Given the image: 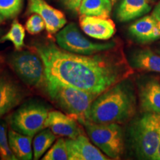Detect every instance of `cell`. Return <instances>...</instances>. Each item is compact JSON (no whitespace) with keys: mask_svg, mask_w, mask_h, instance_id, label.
<instances>
[{"mask_svg":"<svg viewBox=\"0 0 160 160\" xmlns=\"http://www.w3.org/2000/svg\"><path fill=\"white\" fill-rule=\"evenodd\" d=\"M156 52H157V53H159L160 55V42L158 44V45L157 46V48H156Z\"/></svg>","mask_w":160,"mask_h":160,"instance_id":"29","label":"cell"},{"mask_svg":"<svg viewBox=\"0 0 160 160\" xmlns=\"http://www.w3.org/2000/svg\"><path fill=\"white\" fill-rule=\"evenodd\" d=\"M44 85L51 101L65 113L77 119L84 117L92 102L99 96L46 76Z\"/></svg>","mask_w":160,"mask_h":160,"instance_id":"3","label":"cell"},{"mask_svg":"<svg viewBox=\"0 0 160 160\" xmlns=\"http://www.w3.org/2000/svg\"><path fill=\"white\" fill-rule=\"evenodd\" d=\"M139 105L142 112L160 114V82L155 78H146L139 83Z\"/></svg>","mask_w":160,"mask_h":160,"instance_id":"13","label":"cell"},{"mask_svg":"<svg viewBox=\"0 0 160 160\" xmlns=\"http://www.w3.org/2000/svg\"><path fill=\"white\" fill-rule=\"evenodd\" d=\"M49 113L47 106L39 102L26 103L8 117L11 129L22 134L33 137L45 128Z\"/></svg>","mask_w":160,"mask_h":160,"instance_id":"6","label":"cell"},{"mask_svg":"<svg viewBox=\"0 0 160 160\" xmlns=\"http://www.w3.org/2000/svg\"><path fill=\"white\" fill-rule=\"evenodd\" d=\"M113 2L111 0H82L79 9L80 15L109 17Z\"/></svg>","mask_w":160,"mask_h":160,"instance_id":"19","label":"cell"},{"mask_svg":"<svg viewBox=\"0 0 160 160\" xmlns=\"http://www.w3.org/2000/svg\"><path fill=\"white\" fill-rule=\"evenodd\" d=\"M42 160H68L69 155L68 151L66 140L60 138L53 144L51 148L47 151Z\"/></svg>","mask_w":160,"mask_h":160,"instance_id":"22","label":"cell"},{"mask_svg":"<svg viewBox=\"0 0 160 160\" xmlns=\"http://www.w3.org/2000/svg\"><path fill=\"white\" fill-rule=\"evenodd\" d=\"M111 1L112 2H113V3H115L116 2H117V0H111Z\"/></svg>","mask_w":160,"mask_h":160,"instance_id":"31","label":"cell"},{"mask_svg":"<svg viewBox=\"0 0 160 160\" xmlns=\"http://www.w3.org/2000/svg\"><path fill=\"white\" fill-rule=\"evenodd\" d=\"M130 62L134 69L160 73V55L150 48L137 50L132 54Z\"/></svg>","mask_w":160,"mask_h":160,"instance_id":"17","label":"cell"},{"mask_svg":"<svg viewBox=\"0 0 160 160\" xmlns=\"http://www.w3.org/2000/svg\"><path fill=\"white\" fill-rule=\"evenodd\" d=\"M154 160H160V142H159V147H158V149H157V154H156Z\"/></svg>","mask_w":160,"mask_h":160,"instance_id":"28","label":"cell"},{"mask_svg":"<svg viewBox=\"0 0 160 160\" xmlns=\"http://www.w3.org/2000/svg\"><path fill=\"white\" fill-rule=\"evenodd\" d=\"M23 0H0V14L6 19L13 18L22 8Z\"/></svg>","mask_w":160,"mask_h":160,"instance_id":"24","label":"cell"},{"mask_svg":"<svg viewBox=\"0 0 160 160\" xmlns=\"http://www.w3.org/2000/svg\"><path fill=\"white\" fill-rule=\"evenodd\" d=\"M129 33L140 43H148L160 39V25L153 15L137 20L129 27Z\"/></svg>","mask_w":160,"mask_h":160,"instance_id":"14","label":"cell"},{"mask_svg":"<svg viewBox=\"0 0 160 160\" xmlns=\"http://www.w3.org/2000/svg\"><path fill=\"white\" fill-rule=\"evenodd\" d=\"M65 8L69 11L79 13V9L82 0H60Z\"/></svg>","mask_w":160,"mask_h":160,"instance_id":"26","label":"cell"},{"mask_svg":"<svg viewBox=\"0 0 160 160\" xmlns=\"http://www.w3.org/2000/svg\"><path fill=\"white\" fill-rule=\"evenodd\" d=\"M151 15H153L157 19V21L159 22L160 25V2L154 7Z\"/></svg>","mask_w":160,"mask_h":160,"instance_id":"27","label":"cell"},{"mask_svg":"<svg viewBox=\"0 0 160 160\" xmlns=\"http://www.w3.org/2000/svg\"><path fill=\"white\" fill-rule=\"evenodd\" d=\"M28 11L31 13H37L42 18L49 35L55 34L67 23L62 12L52 7L45 0H28Z\"/></svg>","mask_w":160,"mask_h":160,"instance_id":"9","label":"cell"},{"mask_svg":"<svg viewBox=\"0 0 160 160\" xmlns=\"http://www.w3.org/2000/svg\"><path fill=\"white\" fill-rule=\"evenodd\" d=\"M142 113L130 126L131 147L139 159L154 160L160 142V114Z\"/></svg>","mask_w":160,"mask_h":160,"instance_id":"4","label":"cell"},{"mask_svg":"<svg viewBox=\"0 0 160 160\" xmlns=\"http://www.w3.org/2000/svg\"><path fill=\"white\" fill-rule=\"evenodd\" d=\"M34 50L42 60L46 77L96 94L128 79L133 73L118 45L92 55L70 53L49 42L36 44Z\"/></svg>","mask_w":160,"mask_h":160,"instance_id":"1","label":"cell"},{"mask_svg":"<svg viewBox=\"0 0 160 160\" xmlns=\"http://www.w3.org/2000/svg\"><path fill=\"white\" fill-rule=\"evenodd\" d=\"M77 118L65 114L59 111H49L45 123V128H49L57 136L74 139L80 134L82 130Z\"/></svg>","mask_w":160,"mask_h":160,"instance_id":"10","label":"cell"},{"mask_svg":"<svg viewBox=\"0 0 160 160\" xmlns=\"http://www.w3.org/2000/svg\"><path fill=\"white\" fill-rule=\"evenodd\" d=\"M154 0H122L117 11V18L121 22H127L149 13Z\"/></svg>","mask_w":160,"mask_h":160,"instance_id":"16","label":"cell"},{"mask_svg":"<svg viewBox=\"0 0 160 160\" xmlns=\"http://www.w3.org/2000/svg\"><path fill=\"white\" fill-rule=\"evenodd\" d=\"M79 25L88 37L99 40H108L116 33V25L109 17L80 15Z\"/></svg>","mask_w":160,"mask_h":160,"instance_id":"11","label":"cell"},{"mask_svg":"<svg viewBox=\"0 0 160 160\" xmlns=\"http://www.w3.org/2000/svg\"><path fill=\"white\" fill-rule=\"evenodd\" d=\"M22 98V91L16 82L7 76H0V118L17 107Z\"/></svg>","mask_w":160,"mask_h":160,"instance_id":"15","label":"cell"},{"mask_svg":"<svg viewBox=\"0 0 160 160\" xmlns=\"http://www.w3.org/2000/svg\"><path fill=\"white\" fill-rule=\"evenodd\" d=\"M84 126L91 142L113 159H119L125 149L123 130L118 123H96L84 119H77Z\"/></svg>","mask_w":160,"mask_h":160,"instance_id":"5","label":"cell"},{"mask_svg":"<svg viewBox=\"0 0 160 160\" xmlns=\"http://www.w3.org/2000/svg\"><path fill=\"white\" fill-rule=\"evenodd\" d=\"M8 63L24 83L39 86L45 79V66L39 56L31 51H20L10 56Z\"/></svg>","mask_w":160,"mask_h":160,"instance_id":"8","label":"cell"},{"mask_svg":"<svg viewBox=\"0 0 160 160\" xmlns=\"http://www.w3.org/2000/svg\"><path fill=\"white\" fill-rule=\"evenodd\" d=\"M25 28H24L19 21L15 19L11 24V28L1 38L0 41H9L14 46L17 51H21L25 46Z\"/></svg>","mask_w":160,"mask_h":160,"instance_id":"21","label":"cell"},{"mask_svg":"<svg viewBox=\"0 0 160 160\" xmlns=\"http://www.w3.org/2000/svg\"><path fill=\"white\" fill-rule=\"evenodd\" d=\"M4 19H5V18H4V17H2V16L1 14H0V24L3 22V21H4Z\"/></svg>","mask_w":160,"mask_h":160,"instance_id":"30","label":"cell"},{"mask_svg":"<svg viewBox=\"0 0 160 160\" xmlns=\"http://www.w3.org/2000/svg\"><path fill=\"white\" fill-rule=\"evenodd\" d=\"M57 139V135L49 128L39 131L33 142V159H39L47 152Z\"/></svg>","mask_w":160,"mask_h":160,"instance_id":"20","label":"cell"},{"mask_svg":"<svg viewBox=\"0 0 160 160\" xmlns=\"http://www.w3.org/2000/svg\"><path fill=\"white\" fill-rule=\"evenodd\" d=\"M69 160H108L107 155L102 153L101 150L93 145L91 141L80 134L76 139H66Z\"/></svg>","mask_w":160,"mask_h":160,"instance_id":"12","label":"cell"},{"mask_svg":"<svg viewBox=\"0 0 160 160\" xmlns=\"http://www.w3.org/2000/svg\"><path fill=\"white\" fill-rule=\"evenodd\" d=\"M25 28L30 34L36 35L45 28V23L39 14L33 13L26 21Z\"/></svg>","mask_w":160,"mask_h":160,"instance_id":"25","label":"cell"},{"mask_svg":"<svg viewBox=\"0 0 160 160\" xmlns=\"http://www.w3.org/2000/svg\"><path fill=\"white\" fill-rule=\"evenodd\" d=\"M9 145L17 159L31 160L33 158V137L10 129L8 132Z\"/></svg>","mask_w":160,"mask_h":160,"instance_id":"18","label":"cell"},{"mask_svg":"<svg viewBox=\"0 0 160 160\" xmlns=\"http://www.w3.org/2000/svg\"><path fill=\"white\" fill-rule=\"evenodd\" d=\"M137 102L134 87L126 79L98 96L83 118L96 123H124L135 115Z\"/></svg>","mask_w":160,"mask_h":160,"instance_id":"2","label":"cell"},{"mask_svg":"<svg viewBox=\"0 0 160 160\" xmlns=\"http://www.w3.org/2000/svg\"><path fill=\"white\" fill-rule=\"evenodd\" d=\"M0 158L3 160L17 159L10 147L6 125L2 120H0Z\"/></svg>","mask_w":160,"mask_h":160,"instance_id":"23","label":"cell"},{"mask_svg":"<svg viewBox=\"0 0 160 160\" xmlns=\"http://www.w3.org/2000/svg\"><path fill=\"white\" fill-rule=\"evenodd\" d=\"M56 41L60 48L70 53L92 55L113 49L118 45L114 42H93L84 37L74 23H70L58 32Z\"/></svg>","mask_w":160,"mask_h":160,"instance_id":"7","label":"cell"}]
</instances>
